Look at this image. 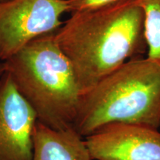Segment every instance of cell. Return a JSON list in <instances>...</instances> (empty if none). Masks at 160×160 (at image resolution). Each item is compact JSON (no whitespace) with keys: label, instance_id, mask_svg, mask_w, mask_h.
Instances as JSON below:
<instances>
[{"label":"cell","instance_id":"277c9868","mask_svg":"<svg viewBox=\"0 0 160 160\" xmlns=\"http://www.w3.org/2000/svg\"><path fill=\"white\" fill-rule=\"evenodd\" d=\"M67 12L68 0L0 2V60L6 61L33 39L57 31Z\"/></svg>","mask_w":160,"mask_h":160},{"label":"cell","instance_id":"3957f363","mask_svg":"<svg viewBox=\"0 0 160 160\" xmlns=\"http://www.w3.org/2000/svg\"><path fill=\"white\" fill-rule=\"evenodd\" d=\"M113 123L159 128V64L132 59L81 96L73 125L81 137Z\"/></svg>","mask_w":160,"mask_h":160},{"label":"cell","instance_id":"6da1fadb","mask_svg":"<svg viewBox=\"0 0 160 160\" xmlns=\"http://www.w3.org/2000/svg\"><path fill=\"white\" fill-rule=\"evenodd\" d=\"M143 22L139 0L71 13L64 22L55 39L73 67L81 96L144 53Z\"/></svg>","mask_w":160,"mask_h":160},{"label":"cell","instance_id":"9c48e42d","mask_svg":"<svg viewBox=\"0 0 160 160\" xmlns=\"http://www.w3.org/2000/svg\"><path fill=\"white\" fill-rule=\"evenodd\" d=\"M122 0H68L69 12H83L102 8Z\"/></svg>","mask_w":160,"mask_h":160},{"label":"cell","instance_id":"30bf717a","mask_svg":"<svg viewBox=\"0 0 160 160\" xmlns=\"http://www.w3.org/2000/svg\"><path fill=\"white\" fill-rule=\"evenodd\" d=\"M5 66H4V62L0 60V80H1L2 77H3V75L5 74Z\"/></svg>","mask_w":160,"mask_h":160},{"label":"cell","instance_id":"8fae6325","mask_svg":"<svg viewBox=\"0 0 160 160\" xmlns=\"http://www.w3.org/2000/svg\"><path fill=\"white\" fill-rule=\"evenodd\" d=\"M6 1H8V0H0V2H6Z\"/></svg>","mask_w":160,"mask_h":160},{"label":"cell","instance_id":"8992f818","mask_svg":"<svg viewBox=\"0 0 160 160\" xmlns=\"http://www.w3.org/2000/svg\"><path fill=\"white\" fill-rule=\"evenodd\" d=\"M35 111L5 73L0 80V160H32Z\"/></svg>","mask_w":160,"mask_h":160},{"label":"cell","instance_id":"7a4b0ae2","mask_svg":"<svg viewBox=\"0 0 160 160\" xmlns=\"http://www.w3.org/2000/svg\"><path fill=\"white\" fill-rule=\"evenodd\" d=\"M54 33L33 39L3 62L37 121L59 131L73 128L81 94L73 67Z\"/></svg>","mask_w":160,"mask_h":160},{"label":"cell","instance_id":"5b68a950","mask_svg":"<svg viewBox=\"0 0 160 160\" xmlns=\"http://www.w3.org/2000/svg\"><path fill=\"white\" fill-rule=\"evenodd\" d=\"M84 139L92 160H160V131L148 126L109 124Z\"/></svg>","mask_w":160,"mask_h":160},{"label":"cell","instance_id":"52a82bcc","mask_svg":"<svg viewBox=\"0 0 160 160\" xmlns=\"http://www.w3.org/2000/svg\"><path fill=\"white\" fill-rule=\"evenodd\" d=\"M32 160H92L85 139L73 128L54 130L37 122Z\"/></svg>","mask_w":160,"mask_h":160},{"label":"cell","instance_id":"ba28073f","mask_svg":"<svg viewBox=\"0 0 160 160\" xmlns=\"http://www.w3.org/2000/svg\"><path fill=\"white\" fill-rule=\"evenodd\" d=\"M144 13L147 58L160 65V0H139Z\"/></svg>","mask_w":160,"mask_h":160}]
</instances>
